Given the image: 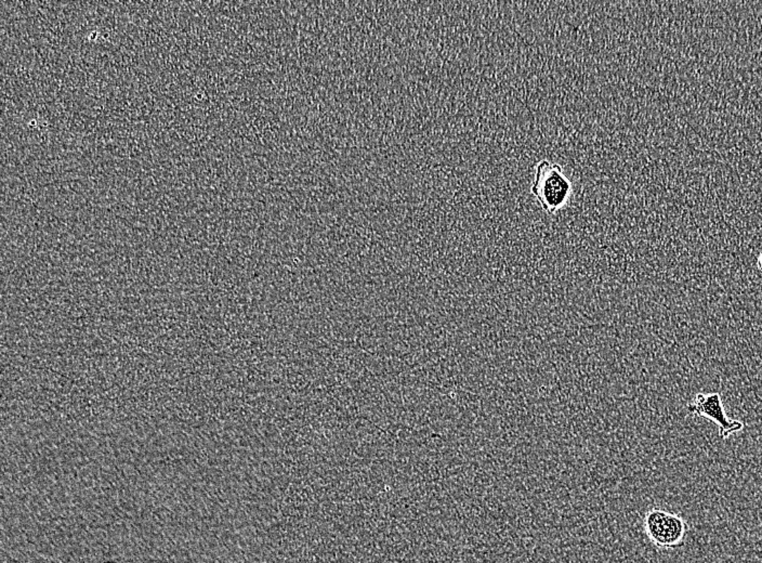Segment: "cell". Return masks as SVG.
Masks as SVG:
<instances>
[{
	"instance_id": "cell-1",
	"label": "cell",
	"mask_w": 762,
	"mask_h": 563,
	"mask_svg": "<svg viewBox=\"0 0 762 563\" xmlns=\"http://www.w3.org/2000/svg\"><path fill=\"white\" fill-rule=\"evenodd\" d=\"M572 191L573 185L561 165L546 159L537 164L530 192L548 215H554L567 206Z\"/></svg>"
},
{
	"instance_id": "cell-2",
	"label": "cell",
	"mask_w": 762,
	"mask_h": 563,
	"mask_svg": "<svg viewBox=\"0 0 762 563\" xmlns=\"http://www.w3.org/2000/svg\"><path fill=\"white\" fill-rule=\"evenodd\" d=\"M644 529L653 544L662 548H674L684 542L688 527L680 515L652 509L645 515Z\"/></svg>"
},
{
	"instance_id": "cell-3",
	"label": "cell",
	"mask_w": 762,
	"mask_h": 563,
	"mask_svg": "<svg viewBox=\"0 0 762 563\" xmlns=\"http://www.w3.org/2000/svg\"><path fill=\"white\" fill-rule=\"evenodd\" d=\"M686 411L692 416L716 422L719 427V436L722 439L729 438L744 428L743 422L728 418L721 396L718 392L698 393L696 398L689 403Z\"/></svg>"
},
{
	"instance_id": "cell-4",
	"label": "cell",
	"mask_w": 762,
	"mask_h": 563,
	"mask_svg": "<svg viewBox=\"0 0 762 563\" xmlns=\"http://www.w3.org/2000/svg\"><path fill=\"white\" fill-rule=\"evenodd\" d=\"M757 266L758 269H759V271L762 273V252L759 255V257H758Z\"/></svg>"
}]
</instances>
